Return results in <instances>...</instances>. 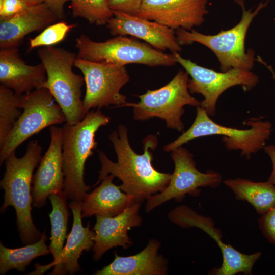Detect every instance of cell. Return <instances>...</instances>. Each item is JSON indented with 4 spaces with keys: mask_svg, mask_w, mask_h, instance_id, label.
<instances>
[{
    "mask_svg": "<svg viewBox=\"0 0 275 275\" xmlns=\"http://www.w3.org/2000/svg\"><path fill=\"white\" fill-rule=\"evenodd\" d=\"M109 117L100 109L89 111L84 119L74 125L62 127V166L64 174L63 191L67 199L82 202L91 187L84 181L85 163L97 145L95 134L109 122Z\"/></svg>",
    "mask_w": 275,
    "mask_h": 275,
    "instance_id": "3",
    "label": "cell"
},
{
    "mask_svg": "<svg viewBox=\"0 0 275 275\" xmlns=\"http://www.w3.org/2000/svg\"><path fill=\"white\" fill-rule=\"evenodd\" d=\"M263 149L265 153L270 157L272 165V171L267 181L275 185V145H265Z\"/></svg>",
    "mask_w": 275,
    "mask_h": 275,
    "instance_id": "33",
    "label": "cell"
},
{
    "mask_svg": "<svg viewBox=\"0 0 275 275\" xmlns=\"http://www.w3.org/2000/svg\"><path fill=\"white\" fill-rule=\"evenodd\" d=\"M42 151L38 141L34 140L29 142L22 157H17L15 152L11 154L5 161V172L0 182L5 192L1 212H5L9 206L14 208L20 237L26 245L36 242L42 234L35 226L31 213L33 173L41 160Z\"/></svg>",
    "mask_w": 275,
    "mask_h": 275,
    "instance_id": "2",
    "label": "cell"
},
{
    "mask_svg": "<svg viewBox=\"0 0 275 275\" xmlns=\"http://www.w3.org/2000/svg\"><path fill=\"white\" fill-rule=\"evenodd\" d=\"M171 155L174 163V170L170 182L162 192L153 195L147 200V212L172 199L180 202L187 194L198 196L201 187L216 188L222 181L221 175L216 171H199L193 155L186 148L182 146L176 148L171 151Z\"/></svg>",
    "mask_w": 275,
    "mask_h": 275,
    "instance_id": "12",
    "label": "cell"
},
{
    "mask_svg": "<svg viewBox=\"0 0 275 275\" xmlns=\"http://www.w3.org/2000/svg\"><path fill=\"white\" fill-rule=\"evenodd\" d=\"M189 74L179 70L175 77L165 86L154 90H147L137 103H127L122 106L133 108V117L145 121L154 117L164 120L166 126L178 131L184 129L181 117L184 113V106H199L201 102L189 92Z\"/></svg>",
    "mask_w": 275,
    "mask_h": 275,
    "instance_id": "8",
    "label": "cell"
},
{
    "mask_svg": "<svg viewBox=\"0 0 275 275\" xmlns=\"http://www.w3.org/2000/svg\"><path fill=\"white\" fill-rule=\"evenodd\" d=\"M143 0H108L112 11L136 15L140 11Z\"/></svg>",
    "mask_w": 275,
    "mask_h": 275,
    "instance_id": "31",
    "label": "cell"
},
{
    "mask_svg": "<svg viewBox=\"0 0 275 275\" xmlns=\"http://www.w3.org/2000/svg\"><path fill=\"white\" fill-rule=\"evenodd\" d=\"M160 242L154 239L149 241L140 253L132 256H120L115 253L112 263L97 270L95 275H165L168 261L158 252Z\"/></svg>",
    "mask_w": 275,
    "mask_h": 275,
    "instance_id": "21",
    "label": "cell"
},
{
    "mask_svg": "<svg viewBox=\"0 0 275 275\" xmlns=\"http://www.w3.org/2000/svg\"><path fill=\"white\" fill-rule=\"evenodd\" d=\"M74 67L81 72L86 85L83 107L86 114L92 108L126 104V96L120 92L129 81L125 66L94 62L77 58Z\"/></svg>",
    "mask_w": 275,
    "mask_h": 275,
    "instance_id": "10",
    "label": "cell"
},
{
    "mask_svg": "<svg viewBox=\"0 0 275 275\" xmlns=\"http://www.w3.org/2000/svg\"><path fill=\"white\" fill-rule=\"evenodd\" d=\"M32 5H38L44 2V0H24Z\"/></svg>",
    "mask_w": 275,
    "mask_h": 275,
    "instance_id": "34",
    "label": "cell"
},
{
    "mask_svg": "<svg viewBox=\"0 0 275 275\" xmlns=\"http://www.w3.org/2000/svg\"><path fill=\"white\" fill-rule=\"evenodd\" d=\"M117 156V162L111 160L101 151L98 152L101 169L96 186L107 175L117 177L122 184L121 189L133 198L134 202L142 203L157 193L162 192L168 186L171 174L160 172L152 164V150L158 144L156 136L150 135L143 141L144 153H135L129 144L127 129L120 125L117 130L109 135Z\"/></svg>",
    "mask_w": 275,
    "mask_h": 275,
    "instance_id": "1",
    "label": "cell"
},
{
    "mask_svg": "<svg viewBox=\"0 0 275 275\" xmlns=\"http://www.w3.org/2000/svg\"><path fill=\"white\" fill-rule=\"evenodd\" d=\"M73 17H81L91 24L106 25L113 17L108 0H71Z\"/></svg>",
    "mask_w": 275,
    "mask_h": 275,
    "instance_id": "27",
    "label": "cell"
},
{
    "mask_svg": "<svg viewBox=\"0 0 275 275\" xmlns=\"http://www.w3.org/2000/svg\"><path fill=\"white\" fill-rule=\"evenodd\" d=\"M71 0H44V2L53 13L57 19L62 20L64 18V5Z\"/></svg>",
    "mask_w": 275,
    "mask_h": 275,
    "instance_id": "32",
    "label": "cell"
},
{
    "mask_svg": "<svg viewBox=\"0 0 275 275\" xmlns=\"http://www.w3.org/2000/svg\"><path fill=\"white\" fill-rule=\"evenodd\" d=\"M263 117L252 118L244 123L250 129H238L218 124L214 122L206 111L200 106L197 107V115L191 127L171 143L166 145L164 151L170 152L189 141L201 137L219 135L228 150H241V155L249 159L252 154L263 149L269 139L272 124L264 121Z\"/></svg>",
    "mask_w": 275,
    "mask_h": 275,
    "instance_id": "6",
    "label": "cell"
},
{
    "mask_svg": "<svg viewBox=\"0 0 275 275\" xmlns=\"http://www.w3.org/2000/svg\"><path fill=\"white\" fill-rule=\"evenodd\" d=\"M50 141L33 175V206L42 208L52 194L63 191L64 174L62 166V128L50 126Z\"/></svg>",
    "mask_w": 275,
    "mask_h": 275,
    "instance_id": "15",
    "label": "cell"
},
{
    "mask_svg": "<svg viewBox=\"0 0 275 275\" xmlns=\"http://www.w3.org/2000/svg\"><path fill=\"white\" fill-rule=\"evenodd\" d=\"M75 26L76 24H69L65 21L50 24L38 35L30 39L28 52L37 47L53 46L60 43Z\"/></svg>",
    "mask_w": 275,
    "mask_h": 275,
    "instance_id": "28",
    "label": "cell"
},
{
    "mask_svg": "<svg viewBox=\"0 0 275 275\" xmlns=\"http://www.w3.org/2000/svg\"><path fill=\"white\" fill-rule=\"evenodd\" d=\"M46 239L43 232L38 241L21 248L10 249L1 242L0 274H5L13 269L23 272L34 259L49 254L50 251L45 243Z\"/></svg>",
    "mask_w": 275,
    "mask_h": 275,
    "instance_id": "24",
    "label": "cell"
},
{
    "mask_svg": "<svg viewBox=\"0 0 275 275\" xmlns=\"http://www.w3.org/2000/svg\"><path fill=\"white\" fill-rule=\"evenodd\" d=\"M141 204L133 202L115 216H96V221L93 228L95 236L92 248L95 261L99 260L112 248L120 246L125 249L132 244L128 231L132 227L141 225L142 220L139 215Z\"/></svg>",
    "mask_w": 275,
    "mask_h": 275,
    "instance_id": "17",
    "label": "cell"
},
{
    "mask_svg": "<svg viewBox=\"0 0 275 275\" xmlns=\"http://www.w3.org/2000/svg\"><path fill=\"white\" fill-rule=\"evenodd\" d=\"M258 222L264 237L275 245V207L261 215Z\"/></svg>",
    "mask_w": 275,
    "mask_h": 275,
    "instance_id": "29",
    "label": "cell"
},
{
    "mask_svg": "<svg viewBox=\"0 0 275 275\" xmlns=\"http://www.w3.org/2000/svg\"><path fill=\"white\" fill-rule=\"evenodd\" d=\"M173 54L177 63L191 77L188 82L189 92L203 96L204 100L201 102L200 106L209 116L215 115L217 100L225 90L234 86L241 85L245 91H248L259 82L258 76L250 70L232 68L226 72H219L198 65L183 58L179 53Z\"/></svg>",
    "mask_w": 275,
    "mask_h": 275,
    "instance_id": "11",
    "label": "cell"
},
{
    "mask_svg": "<svg viewBox=\"0 0 275 275\" xmlns=\"http://www.w3.org/2000/svg\"><path fill=\"white\" fill-rule=\"evenodd\" d=\"M48 198L52 205V211L49 215L51 228L49 249L53 257V261H56L64 248L69 213L64 191L52 194Z\"/></svg>",
    "mask_w": 275,
    "mask_h": 275,
    "instance_id": "25",
    "label": "cell"
},
{
    "mask_svg": "<svg viewBox=\"0 0 275 275\" xmlns=\"http://www.w3.org/2000/svg\"><path fill=\"white\" fill-rule=\"evenodd\" d=\"M236 1L241 6L242 15L240 22L233 28L226 31L222 30L213 35H205L194 30L189 31L181 28L176 32L177 41L181 46L197 42L211 50L218 60L222 72H226L232 68L252 69L255 61L254 52L250 50L245 52V36L254 18L268 3L267 1L261 2L252 12L251 9H245L243 0Z\"/></svg>",
    "mask_w": 275,
    "mask_h": 275,
    "instance_id": "5",
    "label": "cell"
},
{
    "mask_svg": "<svg viewBox=\"0 0 275 275\" xmlns=\"http://www.w3.org/2000/svg\"><path fill=\"white\" fill-rule=\"evenodd\" d=\"M32 5L24 0H0V19L13 16Z\"/></svg>",
    "mask_w": 275,
    "mask_h": 275,
    "instance_id": "30",
    "label": "cell"
},
{
    "mask_svg": "<svg viewBox=\"0 0 275 275\" xmlns=\"http://www.w3.org/2000/svg\"><path fill=\"white\" fill-rule=\"evenodd\" d=\"M82 202L71 201L69 204L73 217V225L58 260L45 265L46 270L54 266L51 274H73L80 270L78 259L84 251H89L94 244L95 232L90 224L84 227L81 221Z\"/></svg>",
    "mask_w": 275,
    "mask_h": 275,
    "instance_id": "19",
    "label": "cell"
},
{
    "mask_svg": "<svg viewBox=\"0 0 275 275\" xmlns=\"http://www.w3.org/2000/svg\"><path fill=\"white\" fill-rule=\"evenodd\" d=\"M46 80L42 63L27 64L21 58L18 48L1 49V85L21 95L40 88Z\"/></svg>",
    "mask_w": 275,
    "mask_h": 275,
    "instance_id": "18",
    "label": "cell"
},
{
    "mask_svg": "<svg viewBox=\"0 0 275 275\" xmlns=\"http://www.w3.org/2000/svg\"><path fill=\"white\" fill-rule=\"evenodd\" d=\"M266 67L270 70V71H271V73L272 74V77L273 78L275 79V73L274 72V71L273 70L272 67L271 66H268V65H267Z\"/></svg>",
    "mask_w": 275,
    "mask_h": 275,
    "instance_id": "35",
    "label": "cell"
},
{
    "mask_svg": "<svg viewBox=\"0 0 275 275\" xmlns=\"http://www.w3.org/2000/svg\"><path fill=\"white\" fill-rule=\"evenodd\" d=\"M207 4V0H143L136 16L174 30L190 31L204 22Z\"/></svg>",
    "mask_w": 275,
    "mask_h": 275,
    "instance_id": "14",
    "label": "cell"
},
{
    "mask_svg": "<svg viewBox=\"0 0 275 275\" xmlns=\"http://www.w3.org/2000/svg\"><path fill=\"white\" fill-rule=\"evenodd\" d=\"M20 95L4 85L0 86V148L4 145L22 114L19 107Z\"/></svg>",
    "mask_w": 275,
    "mask_h": 275,
    "instance_id": "26",
    "label": "cell"
},
{
    "mask_svg": "<svg viewBox=\"0 0 275 275\" xmlns=\"http://www.w3.org/2000/svg\"><path fill=\"white\" fill-rule=\"evenodd\" d=\"M223 182L234 194L236 200L246 201L260 215L275 207V185L267 181L254 182L235 178Z\"/></svg>",
    "mask_w": 275,
    "mask_h": 275,
    "instance_id": "23",
    "label": "cell"
},
{
    "mask_svg": "<svg viewBox=\"0 0 275 275\" xmlns=\"http://www.w3.org/2000/svg\"><path fill=\"white\" fill-rule=\"evenodd\" d=\"M38 55L43 65L46 80L41 88L47 89L60 106L66 123L74 125L81 121L86 113L81 100L84 77L73 71L77 55L62 48L43 47Z\"/></svg>",
    "mask_w": 275,
    "mask_h": 275,
    "instance_id": "4",
    "label": "cell"
},
{
    "mask_svg": "<svg viewBox=\"0 0 275 275\" xmlns=\"http://www.w3.org/2000/svg\"><path fill=\"white\" fill-rule=\"evenodd\" d=\"M114 178L113 175H107L99 186L85 195L81 204L82 218L93 215L115 216L134 202L132 197L113 182Z\"/></svg>",
    "mask_w": 275,
    "mask_h": 275,
    "instance_id": "22",
    "label": "cell"
},
{
    "mask_svg": "<svg viewBox=\"0 0 275 275\" xmlns=\"http://www.w3.org/2000/svg\"><path fill=\"white\" fill-rule=\"evenodd\" d=\"M18 106L23 111L0 148L1 164L32 136L47 127L66 121L61 107L49 91L44 88L20 95Z\"/></svg>",
    "mask_w": 275,
    "mask_h": 275,
    "instance_id": "9",
    "label": "cell"
},
{
    "mask_svg": "<svg viewBox=\"0 0 275 275\" xmlns=\"http://www.w3.org/2000/svg\"><path fill=\"white\" fill-rule=\"evenodd\" d=\"M56 19L44 3L32 5L13 16L0 19V48H18L29 34L50 25Z\"/></svg>",
    "mask_w": 275,
    "mask_h": 275,
    "instance_id": "20",
    "label": "cell"
},
{
    "mask_svg": "<svg viewBox=\"0 0 275 275\" xmlns=\"http://www.w3.org/2000/svg\"><path fill=\"white\" fill-rule=\"evenodd\" d=\"M113 12L114 16L106 24L112 35H130L144 40L162 51L169 50L174 53L182 51L174 30L136 15L116 11Z\"/></svg>",
    "mask_w": 275,
    "mask_h": 275,
    "instance_id": "16",
    "label": "cell"
},
{
    "mask_svg": "<svg viewBox=\"0 0 275 275\" xmlns=\"http://www.w3.org/2000/svg\"><path fill=\"white\" fill-rule=\"evenodd\" d=\"M77 58L89 61L125 66L138 64L149 67L172 66L174 55L125 36H116L103 42L92 40L82 34L75 39Z\"/></svg>",
    "mask_w": 275,
    "mask_h": 275,
    "instance_id": "7",
    "label": "cell"
},
{
    "mask_svg": "<svg viewBox=\"0 0 275 275\" xmlns=\"http://www.w3.org/2000/svg\"><path fill=\"white\" fill-rule=\"evenodd\" d=\"M168 217L181 228L196 227L202 230L216 242L222 254L223 261L219 267L211 269L209 274L234 275L240 273L252 274L253 266L260 257L261 253L258 252L245 254L237 251L231 245L225 243L222 239L223 235L221 229L215 226L211 217L198 214L185 205L172 209L169 212Z\"/></svg>",
    "mask_w": 275,
    "mask_h": 275,
    "instance_id": "13",
    "label": "cell"
}]
</instances>
